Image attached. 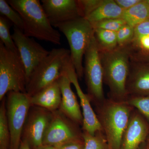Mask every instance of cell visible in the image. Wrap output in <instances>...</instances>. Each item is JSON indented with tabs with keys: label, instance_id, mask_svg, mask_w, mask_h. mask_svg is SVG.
I'll return each mask as SVG.
<instances>
[{
	"label": "cell",
	"instance_id": "cell-16",
	"mask_svg": "<svg viewBox=\"0 0 149 149\" xmlns=\"http://www.w3.org/2000/svg\"><path fill=\"white\" fill-rule=\"evenodd\" d=\"M58 81L61 93V111L74 122L83 124V114L77 97L71 89L72 83L64 71Z\"/></svg>",
	"mask_w": 149,
	"mask_h": 149
},
{
	"label": "cell",
	"instance_id": "cell-4",
	"mask_svg": "<svg viewBox=\"0 0 149 149\" xmlns=\"http://www.w3.org/2000/svg\"><path fill=\"white\" fill-rule=\"evenodd\" d=\"M66 37L70 49V57L77 77H83L84 67L83 56L85 55L94 30L91 22L84 17L54 25Z\"/></svg>",
	"mask_w": 149,
	"mask_h": 149
},
{
	"label": "cell",
	"instance_id": "cell-26",
	"mask_svg": "<svg viewBox=\"0 0 149 149\" xmlns=\"http://www.w3.org/2000/svg\"><path fill=\"white\" fill-rule=\"evenodd\" d=\"M116 33L118 46L124 47L132 44L134 38V27L125 24Z\"/></svg>",
	"mask_w": 149,
	"mask_h": 149
},
{
	"label": "cell",
	"instance_id": "cell-14",
	"mask_svg": "<svg viewBox=\"0 0 149 149\" xmlns=\"http://www.w3.org/2000/svg\"><path fill=\"white\" fill-rule=\"evenodd\" d=\"M42 6L51 24H56L83 17L76 0H42Z\"/></svg>",
	"mask_w": 149,
	"mask_h": 149
},
{
	"label": "cell",
	"instance_id": "cell-36",
	"mask_svg": "<svg viewBox=\"0 0 149 149\" xmlns=\"http://www.w3.org/2000/svg\"><path fill=\"white\" fill-rule=\"evenodd\" d=\"M147 147L146 146H143L142 148V149H146Z\"/></svg>",
	"mask_w": 149,
	"mask_h": 149
},
{
	"label": "cell",
	"instance_id": "cell-34",
	"mask_svg": "<svg viewBox=\"0 0 149 149\" xmlns=\"http://www.w3.org/2000/svg\"><path fill=\"white\" fill-rule=\"evenodd\" d=\"M19 149H31V148L26 141L22 140Z\"/></svg>",
	"mask_w": 149,
	"mask_h": 149
},
{
	"label": "cell",
	"instance_id": "cell-18",
	"mask_svg": "<svg viewBox=\"0 0 149 149\" xmlns=\"http://www.w3.org/2000/svg\"><path fill=\"white\" fill-rule=\"evenodd\" d=\"M123 12L115 0H104L102 4L86 19L92 24L106 19L122 18Z\"/></svg>",
	"mask_w": 149,
	"mask_h": 149
},
{
	"label": "cell",
	"instance_id": "cell-5",
	"mask_svg": "<svg viewBox=\"0 0 149 149\" xmlns=\"http://www.w3.org/2000/svg\"><path fill=\"white\" fill-rule=\"evenodd\" d=\"M70 57V51L64 48H54L50 51L29 76L26 88L27 95L32 97L57 81Z\"/></svg>",
	"mask_w": 149,
	"mask_h": 149
},
{
	"label": "cell",
	"instance_id": "cell-28",
	"mask_svg": "<svg viewBox=\"0 0 149 149\" xmlns=\"http://www.w3.org/2000/svg\"><path fill=\"white\" fill-rule=\"evenodd\" d=\"M82 17L86 18L103 2L104 0H78Z\"/></svg>",
	"mask_w": 149,
	"mask_h": 149
},
{
	"label": "cell",
	"instance_id": "cell-9",
	"mask_svg": "<svg viewBox=\"0 0 149 149\" xmlns=\"http://www.w3.org/2000/svg\"><path fill=\"white\" fill-rule=\"evenodd\" d=\"M12 37L24 64L28 81L33 70L48 55L50 51L15 26Z\"/></svg>",
	"mask_w": 149,
	"mask_h": 149
},
{
	"label": "cell",
	"instance_id": "cell-37",
	"mask_svg": "<svg viewBox=\"0 0 149 149\" xmlns=\"http://www.w3.org/2000/svg\"><path fill=\"white\" fill-rule=\"evenodd\" d=\"M147 3H148V4L149 5V0H146Z\"/></svg>",
	"mask_w": 149,
	"mask_h": 149
},
{
	"label": "cell",
	"instance_id": "cell-29",
	"mask_svg": "<svg viewBox=\"0 0 149 149\" xmlns=\"http://www.w3.org/2000/svg\"><path fill=\"white\" fill-rule=\"evenodd\" d=\"M149 35V19L140 23L134 27V38L133 42L141 37Z\"/></svg>",
	"mask_w": 149,
	"mask_h": 149
},
{
	"label": "cell",
	"instance_id": "cell-32",
	"mask_svg": "<svg viewBox=\"0 0 149 149\" xmlns=\"http://www.w3.org/2000/svg\"><path fill=\"white\" fill-rule=\"evenodd\" d=\"M55 148L56 149H84V141L83 139H78L75 141L68 142Z\"/></svg>",
	"mask_w": 149,
	"mask_h": 149
},
{
	"label": "cell",
	"instance_id": "cell-38",
	"mask_svg": "<svg viewBox=\"0 0 149 149\" xmlns=\"http://www.w3.org/2000/svg\"></svg>",
	"mask_w": 149,
	"mask_h": 149
},
{
	"label": "cell",
	"instance_id": "cell-31",
	"mask_svg": "<svg viewBox=\"0 0 149 149\" xmlns=\"http://www.w3.org/2000/svg\"><path fill=\"white\" fill-rule=\"evenodd\" d=\"M131 60L133 61L149 64V52H143L133 49L131 53Z\"/></svg>",
	"mask_w": 149,
	"mask_h": 149
},
{
	"label": "cell",
	"instance_id": "cell-1",
	"mask_svg": "<svg viewBox=\"0 0 149 149\" xmlns=\"http://www.w3.org/2000/svg\"><path fill=\"white\" fill-rule=\"evenodd\" d=\"M132 51L131 45L124 47L118 46L111 51H100L104 82L109 88L110 99L112 100L125 101L128 98L126 86Z\"/></svg>",
	"mask_w": 149,
	"mask_h": 149
},
{
	"label": "cell",
	"instance_id": "cell-7",
	"mask_svg": "<svg viewBox=\"0 0 149 149\" xmlns=\"http://www.w3.org/2000/svg\"><path fill=\"white\" fill-rule=\"evenodd\" d=\"M6 114L10 133V149H19L25 121L32 104L26 93H8Z\"/></svg>",
	"mask_w": 149,
	"mask_h": 149
},
{
	"label": "cell",
	"instance_id": "cell-3",
	"mask_svg": "<svg viewBox=\"0 0 149 149\" xmlns=\"http://www.w3.org/2000/svg\"><path fill=\"white\" fill-rule=\"evenodd\" d=\"M98 118L109 149H121L123 137L134 108L127 101L110 99L100 104Z\"/></svg>",
	"mask_w": 149,
	"mask_h": 149
},
{
	"label": "cell",
	"instance_id": "cell-19",
	"mask_svg": "<svg viewBox=\"0 0 149 149\" xmlns=\"http://www.w3.org/2000/svg\"><path fill=\"white\" fill-rule=\"evenodd\" d=\"M122 19L126 24L133 27L149 19V6L146 0H141L133 7L124 10Z\"/></svg>",
	"mask_w": 149,
	"mask_h": 149
},
{
	"label": "cell",
	"instance_id": "cell-2",
	"mask_svg": "<svg viewBox=\"0 0 149 149\" xmlns=\"http://www.w3.org/2000/svg\"><path fill=\"white\" fill-rule=\"evenodd\" d=\"M7 1L22 18L26 36L56 45L61 44V35L51 24L40 1Z\"/></svg>",
	"mask_w": 149,
	"mask_h": 149
},
{
	"label": "cell",
	"instance_id": "cell-21",
	"mask_svg": "<svg viewBox=\"0 0 149 149\" xmlns=\"http://www.w3.org/2000/svg\"><path fill=\"white\" fill-rule=\"evenodd\" d=\"M2 102L0 107V149H10V133L4 98Z\"/></svg>",
	"mask_w": 149,
	"mask_h": 149
},
{
	"label": "cell",
	"instance_id": "cell-35",
	"mask_svg": "<svg viewBox=\"0 0 149 149\" xmlns=\"http://www.w3.org/2000/svg\"><path fill=\"white\" fill-rule=\"evenodd\" d=\"M36 149H56L54 147L49 146H42Z\"/></svg>",
	"mask_w": 149,
	"mask_h": 149
},
{
	"label": "cell",
	"instance_id": "cell-11",
	"mask_svg": "<svg viewBox=\"0 0 149 149\" xmlns=\"http://www.w3.org/2000/svg\"><path fill=\"white\" fill-rule=\"evenodd\" d=\"M63 71L67 74L72 84L74 85L80 99V105L83 112L84 131L92 135H95L99 131L103 132L102 128L97 116L91 106L90 97L88 95L85 94L80 88L78 81V77L71 62L70 57L67 61Z\"/></svg>",
	"mask_w": 149,
	"mask_h": 149
},
{
	"label": "cell",
	"instance_id": "cell-8",
	"mask_svg": "<svg viewBox=\"0 0 149 149\" xmlns=\"http://www.w3.org/2000/svg\"><path fill=\"white\" fill-rule=\"evenodd\" d=\"M83 73L91 100L100 104L105 100L103 88V70L100 51L95 35H93L85 54Z\"/></svg>",
	"mask_w": 149,
	"mask_h": 149
},
{
	"label": "cell",
	"instance_id": "cell-13",
	"mask_svg": "<svg viewBox=\"0 0 149 149\" xmlns=\"http://www.w3.org/2000/svg\"><path fill=\"white\" fill-rule=\"evenodd\" d=\"M149 141V123L134 109L123 134L121 149H138Z\"/></svg>",
	"mask_w": 149,
	"mask_h": 149
},
{
	"label": "cell",
	"instance_id": "cell-17",
	"mask_svg": "<svg viewBox=\"0 0 149 149\" xmlns=\"http://www.w3.org/2000/svg\"><path fill=\"white\" fill-rule=\"evenodd\" d=\"M61 93L56 81L30 97L32 105L53 112L60 107Z\"/></svg>",
	"mask_w": 149,
	"mask_h": 149
},
{
	"label": "cell",
	"instance_id": "cell-15",
	"mask_svg": "<svg viewBox=\"0 0 149 149\" xmlns=\"http://www.w3.org/2000/svg\"><path fill=\"white\" fill-rule=\"evenodd\" d=\"M126 89L128 98L149 96L148 63L131 60Z\"/></svg>",
	"mask_w": 149,
	"mask_h": 149
},
{
	"label": "cell",
	"instance_id": "cell-33",
	"mask_svg": "<svg viewBox=\"0 0 149 149\" xmlns=\"http://www.w3.org/2000/svg\"><path fill=\"white\" fill-rule=\"evenodd\" d=\"M141 0H115L118 5L123 10L129 9L141 2Z\"/></svg>",
	"mask_w": 149,
	"mask_h": 149
},
{
	"label": "cell",
	"instance_id": "cell-24",
	"mask_svg": "<svg viewBox=\"0 0 149 149\" xmlns=\"http://www.w3.org/2000/svg\"><path fill=\"white\" fill-rule=\"evenodd\" d=\"M0 13L1 15L4 16L22 31L24 30V24L22 18L19 13L13 8L7 1L0 0Z\"/></svg>",
	"mask_w": 149,
	"mask_h": 149
},
{
	"label": "cell",
	"instance_id": "cell-30",
	"mask_svg": "<svg viewBox=\"0 0 149 149\" xmlns=\"http://www.w3.org/2000/svg\"><path fill=\"white\" fill-rule=\"evenodd\" d=\"M133 49L143 52H149V35L141 37L131 44Z\"/></svg>",
	"mask_w": 149,
	"mask_h": 149
},
{
	"label": "cell",
	"instance_id": "cell-22",
	"mask_svg": "<svg viewBox=\"0 0 149 149\" xmlns=\"http://www.w3.org/2000/svg\"><path fill=\"white\" fill-rule=\"evenodd\" d=\"M102 131L94 135L84 131L82 137L84 142V149H109L107 142Z\"/></svg>",
	"mask_w": 149,
	"mask_h": 149
},
{
	"label": "cell",
	"instance_id": "cell-25",
	"mask_svg": "<svg viewBox=\"0 0 149 149\" xmlns=\"http://www.w3.org/2000/svg\"><path fill=\"white\" fill-rule=\"evenodd\" d=\"M126 101L143 116L149 124V96L129 97Z\"/></svg>",
	"mask_w": 149,
	"mask_h": 149
},
{
	"label": "cell",
	"instance_id": "cell-23",
	"mask_svg": "<svg viewBox=\"0 0 149 149\" xmlns=\"http://www.w3.org/2000/svg\"><path fill=\"white\" fill-rule=\"evenodd\" d=\"M13 24L4 16H0V39L6 48L18 52L10 33V28Z\"/></svg>",
	"mask_w": 149,
	"mask_h": 149
},
{
	"label": "cell",
	"instance_id": "cell-10",
	"mask_svg": "<svg viewBox=\"0 0 149 149\" xmlns=\"http://www.w3.org/2000/svg\"><path fill=\"white\" fill-rule=\"evenodd\" d=\"M53 116V112L37 107L29 109L22 138L35 149L43 146L44 135Z\"/></svg>",
	"mask_w": 149,
	"mask_h": 149
},
{
	"label": "cell",
	"instance_id": "cell-12",
	"mask_svg": "<svg viewBox=\"0 0 149 149\" xmlns=\"http://www.w3.org/2000/svg\"><path fill=\"white\" fill-rule=\"evenodd\" d=\"M54 111L53 112L52 118L44 135L43 146L55 148L81 139L77 131L64 117Z\"/></svg>",
	"mask_w": 149,
	"mask_h": 149
},
{
	"label": "cell",
	"instance_id": "cell-20",
	"mask_svg": "<svg viewBox=\"0 0 149 149\" xmlns=\"http://www.w3.org/2000/svg\"><path fill=\"white\" fill-rule=\"evenodd\" d=\"M94 35L100 51H111L117 47L116 32L98 28L94 29Z\"/></svg>",
	"mask_w": 149,
	"mask_h": 149
},
{
	"label": "cell",
	"instance_id": "cell-27",
	"mask_svg": "<svg viewBox=\"0 0 149 149\" xmlns=\"http://www.w3.org/2000/svg\"><path fill=\"white\" fill-rule=\"evenodd\" d=\"M91 24L93 29L98 28L117 32L126 23L123 19L117 18L106 19Z\"/></svg>",
	"mask_w": 149,
	"mask_h": 149
},
{
	"label": "cell",
	"instance_id": "cell-6",
	"mask_svg": "<svg viewBox=\"0 0 149 149\" xmlns=\"http://www.w3.org/2000/svg\"><path fill=\"white\" fill-rule=\"evenodd\" d=\"M25 68L18 52L6 48L0 42V100L10 92L26 93Z\"/></svg>",
	"mask_w": 149,
	"mask_h": 149
}]
</instances>
